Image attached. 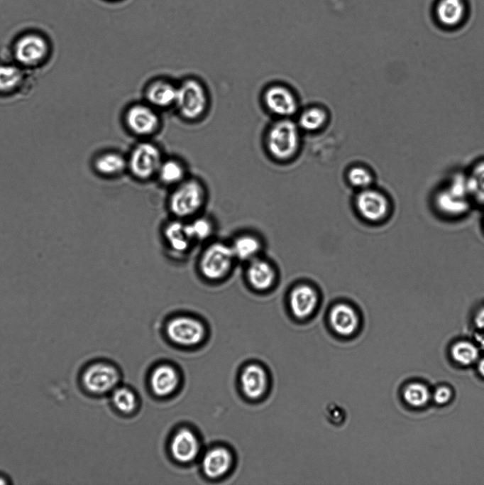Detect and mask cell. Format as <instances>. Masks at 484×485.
I'll list each match as a JSON object with an SVG mask.
<instances>
[{"label":"cell","instance_id":"30bf717a","mask_svg":"<svg viewBox=\"0 0 484 485\" xmlns=\"http://www.w3.org/2000/svg\"><path fill=\"white\" fill-rule=\"evenodd\" d=\"M50 44L43 34L28 31L21 35L13 45L16 61L25 67L36 66L48 58Z\"/></svg>","mask_w":484,"mask_h":485},{"label":"cell","instance_id":"ac0fdd59","mask_svg":"<svg viewBox=\"0 0 484 485\" xmlns=\"http://www.w3.org/2000/svg\"><path fill=\"white\" fill-rule=\"evenodd\" d=\"M318 300V293L312 286L307 284L298 285L290 294L291 312L297 319L305 320L314 312Z\"/></svg>","mask_w":484,"mask_h":485},{"label":"cell","instance_id":"d590c367","mask_svg":"<svg viewBox=\"0 0 484 485\" xmlns=\"http://www.w3.org/2000/svg\"><path fill=\"white\" fill-rule=\"evenodd\" d=\"M475 326L484 332V307L478 310L474 317Z\"/></svg>","mask_w":484,"mask_h":485},{"label":"cell","instance_id":"277c9868","mask_svg":"<svg viewBox=\"0 0 484 485\" xmlns=\"http://www.w3.org/2000/svg\"><path fill=\"white\" fill-rule=\"evenodd\" d=\"M165 156L162 148L152 139L138 140L126 153L127 173L141 182L155 179Z\"/></svg>","mask_w":484,"mask_h":485},{"label":"cell","instance_id":"cb8c5ba5","mask_svg":"<svg viewBox=\"0 0 484 485\" xmlns=\"http://www.w3.org/2000/svg\"><path fill=\"white\" fill-rule=\"evenodd\" d=\"M467 190L471 201L484 204V156L475 159L465 170Z\"/></svg>","mask_w":484,"mask_h":485},{"label":"cell","instance_id":"9c48e42d","mask_svg":"<svg viewBox=\"0 0 484 485\" xmlns=\"http://www.w3.org/2000/svg\"><path fill=\"white\" fill-rule=\"evenodd\" d=\"M165 333L171 342L191 347L201 343L207 334L204 322L189 315H177L167 320Z\"/></svg>","mask_w":484,"mask_h":485},{"label":"cell","instance_id":"7402d4cb","mask_svg":"<svg viewBox=\"0 0 484 485\" xmlns=\"http://www.w3.org/2000/svg\"><path fill=\"white\" fill-rule=\"evenodd\" d=\"M276 278L275 269L268 261L256 258L248 262L246 278L250 285L256 290L269 289Z\"/></svg>","mask_w":484,"mask_h":485},{"label":"cell","instance_id":"ba28073f","mask_svg":"<svg viewBox=\"0 0 484 485\" xmlns=\"http://www.w3.org/2000/svg\"><path fill=\"white\" fill-rule=\"evenodd\" d=\"M471 202L465 170L454 172L447 184L438 190L434 197V204L438 210L451 217L464 214L468 210Z\"/></svg>","mask_w":484,"mask_h":485},{"label":"cell","instance_id":"7c38bea8","mask_svg":"<svg viewBox=\"0 0 484 485\" xmlns=\"http://www.w3.org/2000/svg\"><path fill=\"white\" fill-rule=\"evenodd\" d=\"M177 93V82L165 76H157L143 87V100L160 111L173 109Z\"/></svg>","mask_w":484,"mask_h":485},{"label":"cell","instance_id":"e0dca14e","mask_svg":"<svg viewBox=\"0 0 484 485\" xmlns=\"http://www.w3.org/2000/svg\"><path fill=\"white\" fill-rule=\"evenodd\" d=\"M200 451L197 435L188 428L178 430L170 442V452L178 462L189 463L194 460Z\"/></svg>","mask_w":484,"mask_h":485},{"label":"cell","instance_id":"8d00e7d4","mask_svg":"<svg viewBox=\"0 0 484 485\" xmlns=\"http://www.w3.org/2000/svg\"><path fill=\"white\" fill-rule=\"evenodd\" d=\"M10 479L4 474L0 473V485L11 484Z\"/></svg>","mask_w":484,"mask_h":485},{"label":"cell","instance_id":"6da1fadb","mask_svg":"<svg viewBox=\"0 0 484 485\" xmlns=\"http://www.w3.org/2000/svg\"><path fill=\"white\" fill-rule=\"evenodd\" d=\"M210 106V92L202 79L187 75L177 81L173 109L182 121L189 124L199 122L208 114Z\"/></svg>","mask_w":484,"mask_h":485},{"label":"cell","instance_id":"8fae6325","mask_svg":"<svg viewBox=\"0 0 484 485\" xmlns=\"http://www.w3.org/2000/svg\"><path fill=\"white\" fill-rule=\"evenodd\" d=\"M239 383L246 398L256 402L263 400L268 393L271 378L265 365L252 361L243 367L240 373Z\"/></svg>","mask_w":484,"mask_h":485},{"label":"cell","instance_id":"83f0119b","mask_svg":"<svg viewBox=\"0 0 484 485\" xmlns=\"http://www.w3.org/2000/svg\"><path fill=\"white\" fill-rule=\"evenodd\" d=\"M328 119L324 109L319 107H311L304 109L299 116L298 126L309 132L317 131L322 129Z\"/></svg>","mask_w":484,"mask_h":485},{"label":"cell","instance_id":"e575fe53","mask_svg":"<svg viewBox=\"0 0 484 485\" xmlns=\"http://www.w3.org/2000/svg\"><path fill=\"white\" fill-rule=\"evenodd\" d=\"M451 396L452 391L446 386L437 388L433 395L434 401L439 405L447 403L451 400Z\"/></svg>","mask_w":484,"mask_h":485},{"label":"cell","instance_id":"484cf974","mask_svg":"<svg viewBox=\"0 0 484 485\" xmlns=\"http://www.w3.org/2000/svg\"><path fill=\"white\" fill-rule=\"evenodd\" d=\"M229 244L236 260L248 263L258 257L262 246L260 240L249 234L238 235Z\"/></svg>","mask_w":484,"mask_h":485},{"label":"cell","instance_id":"1f68e13d","mask_svg":"<svg viewBox=\"0 0 484 485\" xmlns=\"http://www.w3.org/2000/svg\"><path fill=\"white\" fill-rule=\"evenodd\" d=\"M405 402L412 407L419 408L425 405L430 398L428 388L419 382L408 384L403 391Z\"/></svg>","mask_w":484,"mask_h":485},{"label":"cell","instance_id":"d4e9b609","mask_svg":"<svg viewBox=\"0 0 484 485\" xmlns=\"http://www.w3.org/2000/svg\"><path fill=\"white\" fill-rule=\"evenodd\" d=\"M466 13L463 0H440L436 7V17L443 26L453 28L463 20Z\"/></svg>","mask_w":484,"mask_h":485},{"label":"cell","instance_id":"7a4b0ae2","mask_svg":"<svg viewBox=\"0 0 484 485\" xmlns=\"http://www.w3.org/2000/svg\"><path fill=\"white\" fill-rule=\"evenodd\" d=\"M207 198L208 191L203 180L189 175L182 182L170 188L167 207L172 217L187 220L202 214Z\"/></svg>","mask_w":484,"mask_h":485},{"label":"cell","instance_id":"44dd1931","mask_svg":"<svg viewBox=\"0 0 484 485\" xmlns=\"http://www.w3.org/2000/svg\"><path fill=\"white\" fill-rule=\"evenodd\" d=\"M233 464V455L224 447H215L208 450L203 457L202 468L210 479H218L225 475Z\"/></svg>","mask_w":484,"mask_h":485},{"label":"cell","instance_id":"3957f363","mask_svg":"<svg viewBox=\"0 0 484 485\" xmlns=\"http://www.w3.org/2000/svg\"><path fill=\"white\" fill-rule=\"evenodd\" d=\"M161 111L145 101L129 103L121 114V123L130 135L141 139H152L162 129Z\"/></svg>","mask_w":484,"mask_h":485},{"label":"cell","instance_id":"836d02e7","mask_svg":"<svg viewBox=\"0 0 484 485\" xmlns=\"http://www.w3.org/2000/svg\"><path fill=\"white\" fill-rule=\"evenodd\" d=\"M326 417L329 421L334 425H339L344 421L345 412L341 407L335 404L331 403L326 409Z\"/></svg>","mask_w":484,"mask_h":485},{"label":"cell","instance_id":"f546056e","mask_svg":"<svg viewBox=\"0 0 484 485\" xmlns=\"http://www.w3.org/2000/svg\"><path fill=\"white\" fill-rule=\"evenodd\" d=\"M111 401L118 410L124 413L133 412L137 406L135 393L125 386H117L111 392Z\"/></svg>","mask_w":484,"mask_h":485},{"label":"cell","instance_id":"4dcf8cb0","mask_svg":"<svg viewBox=\"0 0 484 485\" xmlns=\"http://www.w3.org/2000/svg\"><path fill=\"white\" fill-rule=\"evenodd\" d=\"M451 354L454 361L463 366L473 364L479 355L478 348L471 342L466 341L454 344L451 347Z\"/></svg>","mask_w":484,"mask_h":485},{"label":"cell","instance_id":"4316f807","mask_svg":"<svg viewBox=\"0 0 484 485\" xmlns=\"http://www.w3.org/2000/svg\"><path fill=\"white\" fill-rule=\"evenodd\" d=\"M190 236L194 243H208L215 231V225L210 217L199 214L186 220Z\"/></svg>","mask_w":484,"mask_h":485},{"label":"cell","instance_id":"f1b7e54d","mask_svg":"<svg viewBox=\"0 0 484 485\" xmlns=\"http://www.w3.org/2000/svg\"><path fill=\"white\" fill-rule=\"evenodd\" d=\"M24 80L22 70L14 65L0 64V93H11L20 87Z\"/></svg>","mask_w":484,"mask_h":485},{"label":"cell","instance_id":"ffe728a7","mask_svg":"<svg viewBox=\"0 0 484 485\" xmlns=\"http://www.w3.org/2000/svg\"><path fill=\"white\" fill-rule=\"evenodd\" d=\"M189 175L188 165L182 158L177 156H165L155 179L163 186L172 188Z\"/></svg>","mask_w":484,"mask_h":485},{"label":"cell","instance_id":"2e32d148","mask_svg":"<svg viewBox=\"0 0 484 485\" xmlns=\"http://www.w3.org/2000/svg\"><path fill=\"white\" fill-rule=\"evenodd\" d=\"M329 323L331 330L338 337L349 338L358 330L360 318L351 305L340 303L334 305L330 310Z\"/></svg>","mask_w":484,"mask_h":485},{"label":"cell","instance_id":"603a6c76","mask_svg":"<svg viewBox=\"0 0 484 485\" xmlns=\"http://www.w3.org/2000/svg\"><path fill=\"white\" fill-rule=\"evenodd\" d=\"M176 369L169 364H161L154 369L150 378V385L155 395L164 397L172 394L179 384Z\"/></svg>","mask_w":484,"mask_h":485},{"label":"cell","instance_id":"5bb4252c","mask_svg":"<svg viewBox=\"0 0 484 485\" xmlns=\"http://www.w3.org/2000/svg\"><path fill=\"white\" fill-rule=\"evenodd\" d=\"M263 102L267 109L280 118H289L298 109V102L295 94L286 86L273 85L263 93Z\"/></svg>","mask_w":484,"mask_h":485},{"label":"cell","instance_id":"d6986e66","mask_svg":"<svg viewBox=\"0 0 484 485\" xmlns=\"http://www.w3.org/2000/svg\"><path fill=\"white\" fill-rule=\"evenodd\" d=\"M93 167L96 173L101 177H119L127 173L126 153L116 149L105 150L96 156Z\"/></svg>","mask_w":484,"mask_h":485},{"label":"cell","instance_id":"74e56055","mask_svg":"<svg viewBox=\"0 0 484 485\" xmlns=\"http://www.w3.org/2000/svg\"><path fill=\"white\" fill-rule=\"evenodd\" d=\"M479 374L484 378V359H481L478 366Z\"/></svg>","mask_w":484,"mask_h":485},{"label":"cell","instance_id":"d6a6232c","mask_svg":"<svg viewBox=\"0 0 484 485\" xmlns=\"http://www.w3.org/2000/svg\"><path fill=\"white\" fill-rule=\"evenodd\" d=\"M349 183L360 190L371 187L373 182L372 172L363 165H354L347 173Z\"/></svg>","mask_w":484,"mask_h":485},{"label":"cell","instance_id":"9a60e30c","mask_svg":"<svg viewBox=\"0 0 484 485\" xmlns=\"http://www.w3.org/2000/svg\"><path fill=\"white\" fill-rule=\"evenodd\" d=\"M163 236L168 251L176 257L186 255L195 245L186 220L172 217L165 224Z\"/></svg>","mask_w":484,"mask_h":485},{"label":"cell","instance_id":"5b68a950","mask_svg":"<svg viewBox=\"0 0 484 485\" xmlns=\"http://www.w3.org/2000/svg\"><path fill=\"white\" fill-rule=\"evenodd\" d=\"M236 261L229 243L210 241L199 257V272L206 280L219 282L231 273Z\"/></svg>","mask_w":484,"mask_h":485},{"label":"cell","instance_id":"4fadbf2b","mask_svg":"<svg viewBox=\"0 0 484 485\" xmlns=\"http://www.w3.org/2000/svg\"><path fill=\"white\" fill-rule=\"evenodd\" d=\"M356 205L359 214L372 222L386 218L390 209V203L385 194L371 187L360 190Z\"/></svg>","mask_w":484,"mask_h":485},{"label":"cell","instance_id":"52a82bcc","mask_svg":"<svg viewBox=\"0 0 484 485\" xmlns=\"http://www.w3.org/2000/svg\"><path fill=\"white\" fill-rule=\"evenodd\" d=\"M119 379V373L112 364L93 361L81 369L77 383L84 393L96 397L111 393L118 386Z\"/></svg>","mask_w":484,"mask_h":485},{"label":"cell","instance_id":"8992f818","mask_svg":"<svg viewBox=\"0 0 484 485\" xmlns=\"http://www.w3.org/2000/svg\"><path fill=\"white\" fill-rule=\"evenodd\" d=\"M265 143L274 159L287 161L293 158L300 146L299 126L289 118H281L269 127Z\"/></svg>","mask_w":484,"mask_h":485}]
</instances>
